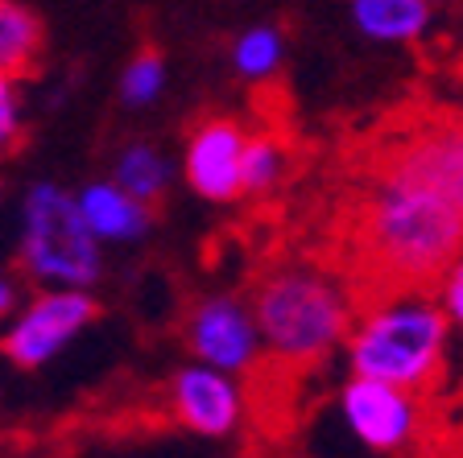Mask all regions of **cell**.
<instances>
[{
    "mask_svg": "<svg viewBox=\"0 0 463 458\" xmlns=\"http://www.w3.org/2000/svg\"><path fill=\"white\" fill-rule=\"evenodd\" d=\"M75 207L83 215L87 231L104 244V248H128V244H141L154 228V207L116 186L112 178H96L83 182L75 191Z\"/></svg>",
    "mask_w": 463,
    "mask_h": 458,
    "instance_id": "11",
    "label": "cell"
},
{
    "mask_svg": "<svg viewBox=\"0 0 463 458\" xmlns=\"http://www.w3.org/2000/svg\"><path fill=\"white\" fill-rule=\"evenodd\" d=\"M455 326L434 289L397 285L360 297L356 322L344 339L352 376L385 380L418 397L434 392L451 360Z\"/></svg>",
    "mask_w": 463,
    "mask_h": 458,
    "instance_id": "2",
    "label": "cell"
},
{
    "mask_svg": "<svg viewBox=\"0 0 463 458\" xmlns=\"http://www.w3.org/2000/svg\"><path fill=\"white\" fill-rule=\"evenodd\" d=\"M21 277L33 289H91L104 273V244L87 231L75 191L33 182L21 199Z\"/></svg>",
    "mask_w": 463,
    "mask_h": 458,
    "instance_id": "4",
    "label": "cell"
},
{
    "mask_svg": "<svg viewBox=\"0 0 463 458\" xmlns=\"http://www.w3.org/2000/svg\"><path fill=\"white\" fill-rule=\"evenodd\" d=\"M249 128L232 116H207L186 133L183 145V178L203 202H236L241 199V162Z\"/></svg>",
    "mask_w": 463,
    "mask_h": 458,
    "instance_id": "9",
    "label": "cell"
},
{
    "mask_svg": "<svg viewBox=\"0 0 463 458\" xmlns=\"http://www.w3.org/2000/svg\"><path fill=\"white\" fill-rule=\"evenodd\" d=\"M360 285L339 268L310 260L269 265L249 294L260 347L281 368H315L339 351L356 322Z\"/></svg>",
    "mask_w": 463,
    "mask_h": 458,
    "instance_id": "3",
    "label": "cell"
},
{
    "mask_svg": "<svg viewBox=\"0 0 463 458\" xmlns=\"http://www.w3.org/2000/svg\"><path fill=\"white\" fill-rule=\"evenodd\" d=\"M170 173L174 170H170V162H165V153L149 141H128L112 162L116 186H125L133 199L149 202V207L165 199V191H170Z\"/></svg>",
    "mask_w": 463,
    "mask_h": 458,
    "instance_id": "14",
    "label": "cell"
},
{
    "mask_svg": "<svg viewBox=\"0 0 463 458\" xmlns=\"http://www.w3.org/2000/svg\"><path fill=\"white\" fill-rule=\"evenodd\" d=\"M170 413L178 417V425H186L199 438H232V434L244 425V409H249V397H244L241 376L220 372V368H207V363H186L170 376Z\"/></svg>",
    "mask_w": 463,
    "mask_h": 458,
    "instance_id": "8",
    "label": "cell"
},
{
    "mask_svg": "<svg viewBox=\"0 0 463 458\" xmlns=\"http://www.w3.org/2000/svg\"><path fill=\"white\" fill-rule=\"evenodd\" d=\"M434 294H439V302H443L447 318H451L455 334L463 339V248L451 257V265L443 268V277L434 281Z\"/></svg>",
    "mask_w": 463,
    "mask_h": 458,
    "instance_id": "19",
    "label": "cell"
},
{
    "mask_svg": "<svg viewBox=\"0 0 463 458\" xmlns=\"http://www.w3.org/2000/svg\"><path fill=\"white\" fill-rule=\"evenodd\" d=\"M347 17L376 46H414L430 33L434 0H347Z\"/></svg>",
    "mask_w": 463,
    "mask_h": 458,
    "instance_id": "12",
    "label": "cell"
},
{
    "mask_svg": "<svg viewBox=\"0 0 463 458\" xmlns=\"http://www.w3.org/2000/svg\"><path fill=\"white\" fill-rule=\"evenodd\" d=\"M42 21L33 9H25L21 0H0V75H33L42 62Z\"/></svg>",
    "mask_w": 463,
    "mask_h": 458,
    "instance_id": "13",
    "label": "cell"
},
{
    "mask_svg": "<svg viewBox=\"0 0 463 458\" xmlns=\"http://www.w3.org/2000/svg\"><path fill=\"white\" fill-rule=\"evenodd\" d=\"M25 79L0 75V162L25 145L29 133V107H25Z\"/></svg>",
    "mask_w": 463,
    "mask_h": 458,
    "instance_id": "18",
    "label": "cell"
},
{
    "mask_svg": "<svg viewBox=\"0 0 463 458\" xmlns=\"http://www.w3.org/2000/svg\"><path fill=\"white\" fill-rule=\"evenodd\" d=\"M165 83H170V70H165V58L157 50H141L125 62L120 70V104L125 107H154L165 96Z\"/></svg>",
    "mask_w": 463,
    "mask_h": 458,
    "instance_id": "17",
    "label": "cell"
},
{
    "mask_svg": "<svg viewBox=\"0 0 463 458\" xmlns=\"http://www.w3.org/2000/svg\"><path fill=\"white\" fill-rule=\"evenodd\" d=\"M183 343L194 363L220 368L232 376H249L260 363V331L252 318L249 297L241 294H207L186 310Z\"/></svg>",
    "mask_w": 463,
    "mask_h": 458,
    "instance_id": "7",
    "label": "cell"
},
{
    "mask_svg": "<svg viewBox=\"0 0 463 458\" xmlns=\"http://www.w3.org/2000/svg\"><path fill=\"white\" fill-rule=\"evenodd\" d=\"M228 62L236 70V79H244V83H269L281 70V62H286V33L278 25H269V21L241 29L232 38Z\"/></svg>",
    "mask_w": 463,
    "mask_h": 458,
    "instance_id": "15",
    "label": "cell"
},
{
    "mask_svg": "<svg viewBox=\"0 0 463 458\" xmlns=\"http://www.w3.org/2000/svg\"><path fill=\"white\" fill-rule=\"evenodd\" d=\"M352 273L360 294L397 285L434 289L463 248V215L439 186L381 149L352 207Z\"/></svg>",
    "mask_w": 463,
    "mask_h": 458,
    "instance_id": "1",
    "label": "cell"
},
{
    "mask_svg": "<svg viewBox=\"0 0 463 458\" xmlns=\"http://www.w3.org/2000/svg\"><path fill=\"white\" fill-rule=\"evenodd\" d=\"M426 397L368 376H347L339 388V417L347 434L373 454H410L426 430Z\"/></svg>",
    "mask_w": 463,
    "mask_h": 458,
    "instance_id": "6",
    "label": "cell"
},
{
    "mask_svg": "<svg viewBox=\"0 0 463 458\" xmlns=\"http://www.w3.org/2000/svg\"><path fill=\"white\" fill-rule=\"evenodd\" d=\"M443 458H463V442H459V446H451V450H447Z\"/></svg>",
    "mask_w": 463,
    "mask_h": 458,
    "instance_id": "21",
    "label": "cell"
},
{
    "mask_svg": "<svg viewBox=\"0 0 463 458\" xmlns=\"http://www.w3.org/2000/svg\"><path fill=\"white\" fill-rule=\"evenodd\" d=\"M385 149L422 173L430 186H439L463 215V116L430 120L426 128L393 136Z\"/></svg>",
    "mask_w": 463,
    "mask_h": 458,
    "instance_id": "10",
    "label": "cell"
},
{
    "mask_svg": "<svg viewBox=\"0 0 463 458\" xmlns=\"http://www.w3.org/2000/svg\"><path fill=\"white\" fill-rule=\"evenodd\" d=\"M96 314L99 302L91 289H33L5 318L0 355L21 372H38L67 351L96 322Z\"/></svg>",
    "mask_w": 463,
    "mask_h": 458,
    "instance_id": "5",
    "label": "cell"
},
{
    "mask_svg": "<svg viewBox=\"0 0 463 458\" xmlns=\"http://www.w3.org/2000/svg\"><path fill=\"white\" fill-rule=\"evenodd\" d=\"M286 173V145L273 133H249L241 162V194H269Z\"/></svg>",
    "mask_w": 463,
    "mask_h": 458,
    "instance_id": "16",
    "label": "cell"
},
{
    "mask_svg": "<svg viewBox=\"0 0 463 458\" xmlns=\"http://www.w3.org/2000/svg\"><path fill=\"white\" fill-rule=\"evenodd\" d=\"M17 302H21V281L13 277V273H5V268H0V322L17 310Z\"/></svg>",
    "mask_w": 463,
    "mask_h": 458,
    "instance_id": "20",
    "label": "cell"
}]
</instances>
